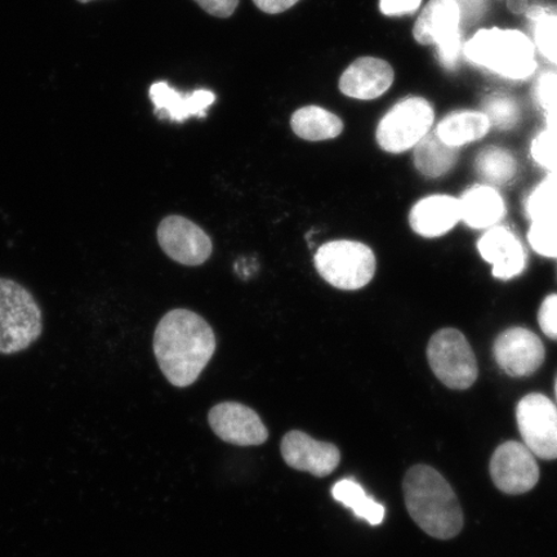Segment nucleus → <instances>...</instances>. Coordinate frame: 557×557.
I'll use <instances>...</instances> for the list:
<instances>
[{"mask_svg": "<svg viewBox=\"0 0 557 557\" xmlns=\"http://www.w3.org/2000/svg\"><path fill=\"white\" fill-rule=\"evenodd\" d=\"M154 355L173 386L187 387L199 379L215 351V336L203 318L190 310L166 312L154 332Z\"/></svg>", "mask_w": 557, "mask_h": 557, "instance_id": "obj_1", "label": "nucleus"}, {"mask_svg": "<svg viewBox=\"0 0 557 557\" xmlns=\"http://www.w3.org/2000/svg\"><path fill=\"white\" fill-rule=\"evenodd\" d=\"M403 491L410 518L424 533L437 540H451L461 533V505L441 472L417 465L404 478Z\"/></svg>", "mask_w": 557, "mask_h": 557, "instance_id": "obj_2", "label": "nucleus"}, {"mask_svg": "<svg viewBox=\"0 0 557 557\" xmlns=\"http://www.w3.org/2000/svg\"><path fill=\"white\" fill-rule=\"evenodd\" d=\"M463 54L471 64L512 82L531 78L539 67L532 38L517 29L485 27L466 41Z\"/></svg>", "mask_w": 557, "mask_h": 557, "instance_id": "obj_3", "label": "nucleus"}, {"mask_svg": "<svg viewBox=\"0 0 557 557\" xmlns=\"http://www.w3.org/2000/svg\"><path fill=\"white\" fill-rule=\"evenodd\" d=\"M44 333V313L24 285L0 277V355L25 351Z\"/></svg>", "mask_w": 557, "mask_h": 557, "instance_id": "obj_4", "label": "nucleus"}, {"mask_svg": "<svg viewBox=\"0 0 557 557\" xmlns=\"http://www.w3.org/2000/svg\"><path fill=\"white\" fill-rule=\"evenodd\" d=\"M313 262L325 282L343 290L364 288L375 273L373 250L359 242L326 243L318 249Z\"/></svg>", "mask_w": 557, "mask_h": 557, "instance_id": "obj_5", "label": "nucleus"}, {"mask_svg": "<svg viewBox=\"0 0 557 557\" xmlns=\"http://www.w3.org/2000/svg\"><path fill=\"white\" fill-rule=\"evenodd\" d=\"M435 122L433 104L423 97L410 96L395 104L382 117L375 138L382 150L401 154L414 149L426 137Z\"/></svg>", "mask_w": 557, "mask_h": 557, "instance_id": "obj_6", "label": "nucleus"}, {"mask_svg": "<svg viewBox=\"0 0 557 557\" xmlns=\"http://www.w3.org/2000/svg\"><path fill=\"white\" fill-rule=\"evenodd\" d=\"M428 360L436 379L448 388L468 389L478 380L476 355L469 339L456 329H443L430 338Z\"/></svg>", "mask_w": 557, "mask_h": 557, "instance_id": "obj_7", "label": "nucleus"}, {"mask_svg": "<svg viewBox=\"0 0 557 557\" xmlns=\"http://www.w3.org/2000/svg\"><path fill=\"white\" fill-rule=\"evenodd\" d=\"M517 421L525 447L542 459L557 458V407L540 393L528 394L517 407Z\"/></svg>", "mask_w": 557, "mask_h": 557, "instance_id": "obj_8", "label": "nucleus"}, {"mask_svg": "<svg viewBox=\"0 0 557 557\" xmlns=\"http://www.w3.org/2000/svg\"><path fill=\"white\" fill-rule=\"evenodd\" d=\"M493 357L504 373L521 379L539 371L546 359V348L533 331L512 326L494 341Z\"/></svg>", "mask_w": 557, "mask_h": 557, "instance_id": "obj_9", "label": "nucleus"}, {"mask_svg": "<svg viewBox=\"0 0 557 557\" xmlns=\"http://www.w3.org/2000/svg\"><path fill=\"white\" fill-rule=\"evenodd\" d=\"M491 476L500 492L517 496L537 485L540 469L535 456L524 444L507 442L494 451Z\"/></svg>", "mask_w": 557, "mask_h": 557, "instance_id": "obj_10", "label": "nucleus"}, {"mask_svg": "<svg viewBox=\"0 0 557 557\" xmlns=\"http://www.w3.org/2000/svg\"><path fill=\"white\" fill-rule=\"evenodd\" d=\"M157 236L163 252L186 267H199L212 255L211 238L183 215H169L162 220Z\"/></svg>", "mask_w": 557, "mask_h": 557, "instance_id": "obj_11", "label": "nucleus"}, {"mask_svg": "<svg viewBox=\"0 0 557 557\" xmlns=\"http://www.w3.org/2000/svg\"><path fill=\"white\" fill-rule=\"evenodd\" d=\"M208 421L221 441L239 447L261 445L269 437V431L260 416L240 403L219 404L209 412Z\"/></svg>", "mask_w": 557, "mask_h": 557, "instance_id": "obj_12", "label": "nucleus"}, {"mask_svg": "<svg viewBox=\"0 0 557 557\" xmlns=\"http://www.w3.org/2000/svg\"><path fill=\"white\" fill-rule=\"evenodd\" d=\"M282 456L289 468L325 478L337 469L341 453L336 445L318 442L302 431H290L283 437Z\"/></svg>", "mask_w": 557, "mask_h": 557, "instance_id": "obj_13", "label": "nucleus"}, {"mask_svg": "<svg viewBox=\"0 0 557 557\" xmlns=\"http://www.w3.org/2000/svg\"><path fill=\"white\" fill-rule=\"evenodd\" d=\"M482 259L492 267V274L498 281H511L520 276L527 268L524 246L511 230L494 226L482 235L478 242Z\"/></svg>", "mask_w": 557, "mask_h": 557, "instance_id": "obj_14", "label": "nucleus"}, {"mask_svg": "<svg viewBox=\"0 0 557 557\" xmlns=\"http://www.w3.org/2000/svg\"><path fill=\"white\" fill-rule=\"evenodd\" d=\"M461 222L459 199L447 194L429 195L410 209L409 224L417 235L436 239L447 235Z\"/></svg>", "mask_w": 557, "mask_h": 557, "instance_id": "obj_15", "label": "nucleus"}, {"mask_svg": "<svg viewBox=\"0 0 557 557\" xmlns=\"http://www.w3.org/2000/svg\"><path fill=\"white\" fill-rule=\"evenodd\" d=\"M394 78V69L387 61L361 58L345 70L339 79V89L352 99L374 100L387 92Z\"/></svg>", "mask_w": 557, "mask_h": 557, "instance_id": "obj_16", "label": "nucleus"}, {"mask_svg": "<svg viewBox=\"0 0 557 557\" xmlns=\"http://www.w3.org/2000/svg\"><path fill=\"white\" fill-rule=\"evenodd\" d=\"M149 96L160 121L183 123L189 117H205L215 101L211 90L199 89L191 94L178 92L166 82H157L150 87Z\"/></svg>", "mask_w": 557, "mask_h": 557, "instance_id": "obj_17", "label": "nucleus"}, {"mask_svg": "<svg viewBox=\"0 0 557 557\" xmlns=\"http://www.w3.org/2000/svg\"><path fill=\"white\" fill-rule=\"evenodd\" d=\"M461 20L462 10L457 0H430L416 21L413 37L422 46H436L461 33Z\"/></svg>", "mask_w": 557, "mask_h": 557, "instance_id": "obj_18", "label": "nucleus"}, {"mask_svg": "<svg viewBox=\"0 0 557 557\" xmlns=\"http://www.w3.org/2000/svg\"><path fill=\"white\" fill-rule=\"evenodd\" d=\"M461 221L472 230H490L504 220L506 201L496 187L475 185L469 187L459 198Z\"/></svg>", "mask_w": 557, "mask_h": 557, "instance_id": "obj_19", "label": "nucleus"}, {"mask_svg": "<svg viewBox=\"0 0 557 557\" xmlns=\"http://www.w3.org/2000/svg\"><path fill=\"white\" fill-rule=\"evenodd\" d=\"M491 128L492 123L484 111L458 110L437 124L435 134L444 144L458 149L484 138Z\"/></svg>", "mask_w": 557, "mask_h": 557, "instance_id": "obj_20", "label": "nucleus"}, {"mask_svg": "<svg viewBox=\"0 0 557 557\" xmlns=\"http://www.w3.org/2000/svg\"><path fill=\"white\" fill-rule=\"evenodd\" d=\"M292 129L306 141H325L343 134L344 123L331 111L319 107H306L292 116Z\"/></svg>", "mask_w": 557, "mask_h": 557, "instance_id": "obj_21", "label": "nucleus"}, {"mask_svg": "<svg viewBox=\"0 0 557 557\" xmlns=\"http://www.w3.org/2000/svg\"><path fill=\"white\" fill-rule=\"evenodd\" d=\"M458 159V149L450 148L441 138L430 134L413 149V160L418 172L424 177L437 178L451 171Z\"/></svg>", "mask_w": 557, "mask_h": 557, "instance_id": "obj_22", "label": "nucleus"}, {"mask_svg": "<svg viewBox=\"0 0 557 557\" xmlns=\"http://www.w3.org/2000/svg\"><path fill=\"white\" fill-rule=\"evenodd\" d=\"M332 496L337 503L350 508L355 517L367 520L373 527L382 524L385 519V506L368 497L363 487L352 479H344L334 484Z\"/></svg>", "mask_w": 557, "mask_h": 557, "instance_id": "obj_23", "label": "nucleus"}, {"mask_svg": "<svg viewBox=\"0 0 557 557\" xmlns=\"http://www.w3.org/2000/svg\"><path fill=\"white\" fill-rule=\"evenodd\" d=\"M475 170L486 185L504 186L517 176V159L500 146H487L479 152L475 160Z\"/></svg>", "mask_w": 557, "mask_h": 557, "instance_id": "obj_24", "label": "nucleus"}, {"mask_svg": "<svg viewBox=\"0 0 557 557\" xmlns=\"http://www.w3.org/2000/svg\"><path fill=\"white\" fill-rule=\"evenodd\" d=\"M525 13L532 23L535 50L549 64L557 66V11L537 5Z\"/></svg>", "mask_w": 557, "mask_h": 557, "instance_id": "obj_25", "label": "nucleus"}, {"mask_svg": "<svg viewBox=\"0 0 557 557\" xmlns=\"http://www.w3.org/2000/svg\"><path fill=\"white\" fill-rule=\"evenodd\" d=\"M525 211L531 221L557 224V172H549L546 178L529 193Z\"/></svg>", "mask_w": 557, "mask_h": 557, "instance_id": "obj_26", "label": "nucleus"}, {"mask_svg": "<svg viewBox=\"0 0 557 557\" xmlns=\"http://www.w3.org/2000/svg\"><path fill=\"white\" fill-rule=\"evenodd\" d=\"M484 113L490 117L492 125H497L500 129H508L517 124L520 110L512 97L505 94H493L486 97Z\"/></svg>", "mask_w": 557, "mask_h": 557, "instance_id": "obj_27", "label": "nucleus"}, {"mask_svg": "<svg viewBox=\"0 0 557 557\" xmlns=\"http://www.w3.org/2000/svg\"><path fill=\"white\" fill-rule=\"evenodd\" d=\"M533 94L535 102L545 114L547 127L557 129V73L540 75Z\"/></svg>", "mask_w": 557, "mask_h": 557, "instance_id": "obj_28", "label": "nucleus"}, {"mask_svg": "<svg viewBox=\"0 0 557 557\" xmlns=\"http://www.w3.org/2000/svg\"><path fill=\"white\" fill-rule=\"evenodd\" d=\"M528 243L535 253L545 259H557V224L533 221L528 232Z\"/></svg>", "mask_w": 557, "mask_h": 557, "instance_id": "obj_29", "label": "nucleus"}, {"mask_svg": "<svg viewBox=\"0 0 557 557\" xmlns=\"http://www.w3.org/2000/svg\"><path fill=\"white\" fill-rule=\"evenodd\" d=\"M531 154L535 163L548 172H557V129L548 128L534 137Z\"/></svg>", "mask_w": 557, "mask_h": 557, "instance_id": "obj_30", "label": "nucleus"}, {"mask_svg": "<svg viewBox=\"0 0 557 557\" xmlns=\"http://www.w3.org/2000/svg\"><path fill=\"white\" fill-rule=\"evenodd\" d=\"M463 46L461 33L453 35V37L436 45L437 59L441 64L448 70L455 69L463 53Z\"/></svg>", "mask_w": 557, "mask_h": 557, "instance_id": "obj_31", "label": "nucleus"}, {"mask_svg": "<svg viewBox=\"0 0 557 557\" xmlns=\"http://www.w3.org/2000/svg\"><path fill=\"white\" fill-rule=\"evenodd\" d=\"M539 324L546 337L557 341V294L543 299L539 310Z\"/></svg>", "mask_w": 557, "mask_h": 557, "instance_id": "obj_32", "label": "nucleus"}, {"mask_svg": "<svg viewBox=\"0 0 557 557\" xmlns=\"http://www.w3.org/2000/svg\"><path fill=\"white\" fill-rule=\"evenodd\" d=\"M423 0H380V10L388 17L413 15Z\"/></svg>", "mask_w": 557, "mask_h": 557, "instance_id": "obj_33", "label": "nucleus"}, {"mask_svg": "<svg viewBox=\"0 0 557 557\" xmlns=\"http://www.w3.org/2000/svg\"><path fill=\"white\" fill-rule=\"evenodd\" d=\"M209 15L227 18L233 15L239 0H195Z\"/></svg>", "mask_w": 557, "mask_h": 557, "instance_id": "obj_34", "label": "nucleus"}, {"mask_svg": "<svg viewBox=\"0 0 557 557\" xmlns=\"http://www.w3.org/2000/svg\"><path fill=\"white\" fill-rule=\"evenodd\" d=\"M253 2L261 11L276 15L292 9L299 0H253Z\"/></svg>", "mask_w": 557, "mask_h": 557, "instance_id": "obj_35", "label": "nucleus"}, {"mask_svg": "<svg viewBox=\"0 0 557 557\" xmlns=\"http://www.w3.org/2000/svg\"><path fill=\"white\" fill-rule=\"evenodd\" d=\"M508 9H510L515 13L527 12V0H508Z\"/></svg>", "mask_w": 557, "mask_h": 557, "instance_id": "obj_36", "label": "nucleus"}, {"mask_svg": "<svg viewBox=\"0 0 557 557\" xmlns=\"http://www.w3.org/2000/svg\"><path fill=\"white\" fill-rule=\"evenodd\" d=\"M78 2H81V3H89V2H94V0H78Z\"/></svg>", "mask_w": 557, "mask_h": 557, "instance_id": "obj_37", "label": "nucleus"}, {"mask_svg": "<svg viewBox=\"0 0 557 557\" xmlns=\"http://www.w3.org/2000/svg\"><path fill=\"white\" fill-rule=\"evenodd\" d=\"M555 394H556V400H557V379H556V382H555Z\"/></svg>", "mask_w": 557, "mask_h": 557, "instance_id": "obj_38", "label": "nucleus"}]
</instances>
